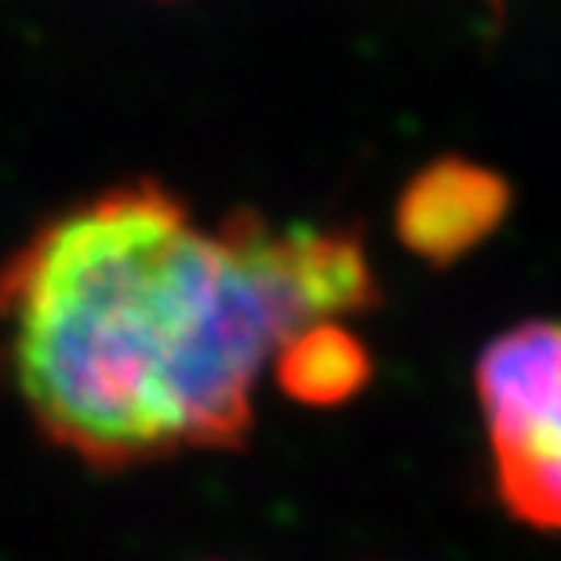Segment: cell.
Segmentation results:
<instances>
[{"label":"cell","mask_w":561,"mask_h":561,"mask_svg":"<svg viewBox=\"0 0 561 561\" xmlns=\"http://www.w3.org/2000/svg\"><path fill=\"white\" fill-rule=\"evenodd\" d=\"M511 183L467 157H434L409 179L394 205V233L416 260L453 266L503 227Z\"/></svg>","instance_id":"obj_3"},{"label":"cell","mask_w":561,"mask_h":561,"mask_svg":"<svg viewBox=\"0 0 561 561\" xmlns=\"http://www.w3.org/2000/svg\"><path fill=\"white\" fill-rule=\"evenodd\" d=\"M474 398L503 511L561 533V321H522L489 340Z\"/></svg>","instance_id":"obj_2"},{"label":"cell","mask_w":561,"mask_h":561,"mask_svg":"<svg viewBox=\"0 0 561 561\" xmlns=\"http://www.w3.org/2000/svg\"><path fill=\"white\" fill-rule=\"evenodd\" d=\"M274 379L299 405L332 409L373 383V354L346 321H321L277 354Z\"/></svg>","instance_id":"obj_4"},{"label":"cell","mask_w":561,"mask_h":561,"mask_svg":"<svg viewBox=\"0 0 561 561\" xmlns=\"http://www.w3.org/2000/svg\"><path fill=\"white\" fill-rule=\"evenodd\" d=\"M379 299L362 230L252 208L208 227L161 179H128L41 219L0 263V379L92 470L230 453L277 354Z\"/></svg>","instance_id":"obj_1"}]
</instances>
